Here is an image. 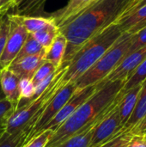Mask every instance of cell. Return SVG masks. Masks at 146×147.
I'll return each mask as SVG.
<instances>
[{"label": "cell", "instance_id": "obj_1", "mask_svg": "<svg viewBox=\"0 0 146 147\" xmlns=\"http://www.w3.org/2000/svg\"><path fill=\"white\" fill-rule=\"evenodd\" d=\"M139 0H97L72 20L59 28L67 40L63 64H68L89 40L115 23Z\"/></svg>", "mask_w": 146, "mask_h": 147}, {"label": "cell", "instance_id": "obj_2", "mask_svg": "<svg viewBox=\"0 0 146 147\" xmlns=\"http://www.w3.org/2000/svg\"><path fill=\"white\" fill-rule=\"evenodd\" d=\"M126 80L97 84V89L54 133L46 147H56L96 120L115 99Z\"/></svg>", "mask_w": 146, "mask_h": 147}, {"label": "cell", "instance_id": "obj_3", "mask_svg": "<svg viewBox=\"0 0 146 147\" xmlns=\"http://www.w3.org/2000/svg\"><path fill=\"white\" fill-rule=\"evenodd\" d=\"M122 34L120 26L114 23L84 43L68 62L63 82L67 84L77 81L116 42Z\"/></svg>", "mask_w": 146, "mask_h": 147}, {"label": "cell", "instance_id": "obj_4", "mask_svg": "<svg viewBox=\"0 0 146 147\" xmlns=\"http://www.w3.org/2000/svg\"><path fill=\"white\" fill-rule=\"evenodd\" d=\"M67 65L68 64H62V65L59 68L58 73L52 84L40 96L35 99L28 101L26 104L19 106L15 109L14 114L7 121L5 127L6 133L11 134L21 131L32 119L37 122L47 104L57 94V92L65 84L63 82V77L67 70Z\"/></svg>", "mask_w": 146, "mask_h": 147}, {"label": "cell", "instance_id": "obj_5", "mask_svg": "<svg viewBox=\"0 0 146 147\" xmlns=\"http://www.w3.org/2000/svg\"><path fill=\"white\" fill-rule=\"evenodd\" d=\"M132 40L133 34L123 33L116 42L86 72L75 81L77 89H83L102 82L126 55Z\"/></svg>", "mask_w": 146, "mask_h": 147}, {"label": "cell", "instance_id": "obj_6", "mask_svg": "<svg viewBox=\"0 0 146 147\" xmlns=\"http://www.w3.org/2000/svg\"><path fill=\"white\" fill-rule=\"evenodd\" d=\"M121 97L120 91L115 99L108 107L102 118L93 128L89 147H97L111 139L122 129L119 114V102Z\"/></svg>", "mask_w": 146, "mask_h": 147}, {"label": "cell", "instance_id": "obj_7", "mask_svg": "<svg viewBox=\"0 0 146 147\" xmlns=\"http://www.w3.org/2000/svg\"><path fill=\"white\" fill-rule=\"evenodd\" d=\"M77 90V87L75 82H69L65 84L53 96V98L47 104L39 120L37 121L35 126L34 127L31 133L27 137L24 144L28 142L37 134H39L41 129L60 111V109L65 106V104L70 100V98L73 96V94ZM23 144V145H24Z\"/></svg>", "mask_w": 146, "mask_h": 147}, {"label": "cell", "instance_id": "obj_8", "mask_svg": "<svg viewBox=\"0 0 146 147\" xmlns=\"http://www.w3.org/2000/svg\"><path fill=\"white\" fill-rule=\"evenodd\" d=\"M97 89V84L84 87L83 89H77L70 100L65 104L60 111L41 129L40 132L50 129L55 132L65 121H66L73 113L89 97H90Z\"/></svg>", "mask_w": 146, "mask_h": 147}, {"label": "cell", "instance_id": "obj_9", "mask_svg": "<svg viewBox=\"0 0 146 147\" xmlns=\"http://www.w3.org/2000/svg\"><path fill=\"white\" fill-rule=\"evenodd\" d=\"M28 34L21 24L9 18V32L4 50L0 57V71L7 68L15 60Z\"/></svg>", "mask_w": 146, "mask_h": 147}, {"label": "cell", "instance_id": "obj_10", "mask_svg": "<svg viewBox=\"0 0 146 147\" xmlns=\"http://www.w3.org/2000/svg\"><path fill=\"white\" fill-rule=\"evenodd\" d=\"M146 59V46L124 57L120 64L100 83L126 80L134 70Z\"/></svg>", "mask_w": 146, "mask_h": 147}, {"label": "cell", "instance_id": "obj_11", "mask_svg": "<svg viewBox=\"0 0 146 147\" xmlns=\"http://www.w3.org/2000/svg\"><path fill=\"white\" fill-rule=\"evenodd\" d=\"M46 52L40 53L27 56L17 60H14L7 68L15 73L19 79L29 78L32 79L38 68L45 61Z\"/></svg>", "mask_w": 146, "mask_h": 147}, {"label": "cell", "instance_id": "obj_12", "mask_svg": "<svg viewBox=\"0 0 146 147\" xmlns=\"http://www.w3.org/2000/svg\"><path fill=\"white\" fill-rule=\"evenodd\" d=\"M95 0H69L67 5L59 12L51 16L58 28L67 23L85 9L89 7Z\"/></svg>", "mask_w": 146, "mask_h": 147}, {"label": "cell", "instance_id": "obj_13", "mask_svg": "<svg viewBox=\"0 0 146 147\" xmlns=\"http://www.w3.org/2000/svg\"><path fill=\"white\" fill-rule=\"evenodd\" d=\"M123 33L134 34L146 27V4L139 9L122 16L115 22Z\"/></svg>", "mask_w": 146, "mask_h": 147}, {"label": "cell", "instance_id": "obj_14", "mask_svg": "<svg viewBox=\"0 0 146 147\" xmlns=\"http://www.w3.org/2000/svg\"><path fill=\"white\" fill-rule=\"evenodd\" d=\"M19 78L8 68L0 71V84L5 99L12 102L16 109L20 102Z\"/></svg>", "mask_w": 146, "mask_h": 147}, {"label": "cell", "instance_id": "obj_15", "mask_svg": "<svg viewBox=\"0 0 146 147\" xmlns=\"http://www.w3.org/2000/svg\"><path fill=\"white\" fill-rule=\"evenodd\" d=\"M142 85L136 86L133 89H130L125 93H121V97L119 102V114L121 120L122 127L126 123V121L131 117L134 108L137 104Z\"/></svg>", "mask_w": 146, "mask_h": 147}, {"label": "cell", "instance_id": "obj_16", "mask_svg": "<svg viewBox=\"0 0 146 147\" xmlns=\"http://www.w3.org/2000/svg\"><path fill=\"white\" fill-rule=\"evenodd\" d=\"M9 16L10 19L21 24L28 34H34L50 24L55 23L52 16H30L19 14H9Z\"/></svg>", "mask_w": 146, "mask_h": 147}, {"label": "cell", "instance_id": "obj_17", "mask_svg": "<svg viewBox=\"0 0 146 147\" xmlns=\"http://www.w3.org/2000/svg\"><path fill=\"white\" fill-rule=\"evenodd\" d=\"M67 47L66 38L59 32L52 45L46 51L45 60L51 62L57 69H59L62 64L65 54Z\"/></svg>", "mask_w": 146, "mask_h": 147}, {"label": "cell", "instance_id": "obj_18", "mask_svg": "<svg viewBox=\"0 0 146 147\" xmlns=\"http://www.w3.org/2000/svg\"><path fill=\"white\" fill-rule=\"evenodd\" d=\"M106 109L96 120H94L92 122H90L86 127H84L81 131H79L75 135H73L72 137H71L70 139L64 141L63 143H61L60 145H59L58 146L56 147H89V144L90 138H91V135H92L93 128L96 126V124L98 122V121L102 118V116L105 113Z\"/></svg>", "mask_w": 146, "mask_h": 147}, {"label": "cell", "instance_id": "obj_19", "mask_svg": "<svg viewBox=\"0 0 146 147\" xmlns=\"http://www.w3.org/2000/svg\"><path fill=\"white\" fill-rule=\"evenodd\" d=\"M146 116V80L142 85L137 104L134 110L126 121V123L122 127V129L127 132H131L145 117Z\"/></svg>", "mask_w": 146, "mask_h": 147}, {"label": "cell", "instance_id": "obj_20", "mask_svg": "<svg viewBox=\"0 0 146 147\" xmlns=\"http://www.w3.org/2000/svg\"><path fill=\"white\" fill-rule=\"evenodd\" d=\"M58 34H59V28L57 27L55 23H52L30 34H32L33 37L45 49V51H46L49 48V47L52 45V43L53 42Z\"/></svg>", "mask_w": 146, "mask_h": 147}, {"label": "cell", "instance_id": "obj_21", "mask_svg": "<svg viewBox=\"0 0 146 147\" xmlns=\"http://www.w3.org/2000/svg\"><path fill=\"white\" fill-rule=\"evenodd\" d=\"M29 134L30 130L27 128L11 134L4 131L0 134V147H22Z\"/></svg>", "mask_w": 146, "mask_h": 147}, {"label": "cell", "instance_id": "obj_22", "mask_svg": "<svg viewBox=\"0 0 146 147\" xmlns=\"http://www.w3.org/2000/svg\"><path fill=\"white\" fill-rule=\"evenodd\" d=\"M146 80V59L134 70V71L126 78V83L124 84L122 89L120 90L121 93H125L130 89H133L136 86L141 85Z\"/></svg>", "mask_w": 146, "mask_h": 147}, {"label": "cell", "instance_id": "obj_23", "mask_svg": "<svg viewBox=\"0 0 146 147\" xmlns=\"http://www.w3.org/2000/svg\"><path fill=\"white\" fill-rule=\"evenodd\" d=\"M42 52H46L45 49L41 47V45L33 37L32 34H28L27 37L22 49L20 50L18 55L15 59V60L20 59L22 58L27 57V56H31V55H35L38 53H40Z\"/></svg>", "mask_w": 146, "mask_h": 147}, {"label": "cell", "instance_id": "obj_24", "mask_svg": "<svg viewBox=\"0 0 146 147\" xmlns=\"http://www.w3.org/2000/svg\"><path fill=\"white\" fill-rule=\"evenodd\" d=\"M133 134L130 132L121 129L114 136L97 147H126Z\"/></svg>", "mask_w": 146, "mask_h": 147}, {"label": "cell", "instance_id": "obj_25", "mask_svg": "<svg viewBox=\"0 0 146 147\" xmlns=\"http://www.w3.org/2000/svg\"><path fill=\"white\" fill-rule=\"evenodd\" d=\"M16 107L9 101L3 99L0 101V134L5 131V127L9 117L15 111Z\"/></svg>", "mask_w": 146, "mask_h": 147}, {"label": "cell", "instance_id": "obj_26", "mask_svg": "<svg viewBox=\"0 0 146 147\" xmlns=\"http://www.w3.org/2000/svg\"><path fill=\"white\" fill-rule=\"evenodd\" d=\"M46 0H22L15 7L18 14L22 13H34L42 9Z\"/></svg>", "mask_w": 146, "mask_h": 147}, {"label": "cell", "instance_id": "obj_27", "mask_svg": "<svg viewBox=\"0 0 146 147\" xmlns=\"http://www.w3.org/2000/svg\"><path fill=\"white\" fill-rule=\"evenodd\" d=\"M58 69L51 62L45 60L42 63V65L38 68L36 72L34 73V75L32 78V83L35 86L37 84H39L43 79H45L46 78H47L48 76H50L53 72H55Z\"/></svg>", "mask_w": 146, "mask_h": 147}, {"label": "cell", "instance_id": "obj_28", "mask_svg": "<svg viewBox=\"0 0 146 147\" xmlns=\"http://www.w3.org/2000/svg\"><path fill=\"white\" fill-rule=\"evenodd\" d=\"M18 87H19L20 102L22 100L29 101L33 98V96L34 95V85L32 83V79L20 78Z\"/></svg>", "mask_w": 146, "mask_h": 147}, {"label": "cell", "instance_id": "obj_29", "mask_svg": "<svg viewBox=\"0 0 146 147\" xmlns=\"http://www.w3.org/2000/svg\"><path fill=\"white\" fill-rule=\"evenodd\" d=\"M53 133L54 132L50 129L44 130L22 147H46V144L53 135Z\"/></svg>", "mask_w": 146, "mask_h": 147}, {"label": "cell", "instance_id": "obj_30", "mask_svg": "<svg viewBox=\"0 0 146 147\" xmlns=\"http://www.w3.org/2000/svg\"><path fill=\"white\" fill-rule=\"evenodd\" d=\"M146 46V27L143 28L142 29H140L139 32H137L136 34H133V40H132V43L131 46L128 49V52L126 53H132Z\"/></svg>", "mask_w": 146, "mask_h": 147}, {"label": "cell", "instance_id": "obj_31", "mask_svg": "<svg viewBox=\"0 0 146 147\" xmlns=\"http://www.w3.org/2000/svg\"><path fill=\"white\" fill-rule=\"evenodd\" d=\"M9 32V18L8 13H5L3 15L0 22V57L4 50Z\"/></svg>", "mask_w": 146, "mask_h": 147}, {"label": "cell", "instance_id": "obj_32", "mask_svg": "<svg viewBox=\"0 0 146 147\" xmlns=\"http://www.w3.org/2000/svg\"><path fill=\"white\" fill-rule=\"evenodd\" d=\"M126 147H146V135L133 134Z\"/></svg>", "mask_w": 146, "mask_h": 147}, {"label": "cell", "instance_id": "obj_33", "mask_svg": "<svg viewBox=\"0 0 146 147\" xmlns=\"http://www.w3.org/2000/svg\"><path fill=\"white\" fill-rule=\"evenodd\" d=\"M12 0H0V14H5L11 8Z\"/></svg>", "mask_w": 146, "mask_h": 147}, {"label": "cell", "instance_id": "obj_34", "mask_svg": "<svg viewBox=\"0 0 146 147\" xmlns=\"http://www.w3.org/2000/svg\"><path fill=\"white\" fill-rule=\"evenodd\" d=\"M22 0H12V3H11V7L14 8V7H16L20 3H21Z\"/></svg>", "mask_w": 146, "mask_h": 147}, {"label": "cell", "instance_id": "obj_35", "mask_svg": "<svg viewBox=\"0 0 146 147\" xmlns=\"http://www.w3.org/2000/svg\"><path fill=\"white\" fill-rule=\"evenodd\" d=\"M3 99H5V96H4V95H3V90H2L1 84H0V101H1V100H3Z\"/></svg>", "mask_w": 146, "mask_h": 147}, {"label": "cell", "instance_id": "obj_36", "mask_svg": "<svg viewBox=\"0 0 146 147\" xmlns=\"http://www.w3.org/2000/svg\"><path fill=\"white\" fill-rule=\"evenodd\" d=\"M2 16H3V15L0 14V22H1V20H2Z\"/></svg>", "mask_w": 146, "mask_h": 147}, {"label": "cell", "instance_id": "obj_37", "mask_svg": "<svg viewBox=\"0 0 146 147\" xmlns=\"http://www.w3.org/2000/svg\"><path fill=\"white\" fill-rule=\"evenodd\" d=\"M96 0H95V1H94V3H95V2H96Z\"/></svg>", "mask_w": 146, "mask_h": 147}, {"label": "cell", "instance_id": "obj_38", "mask_svg": "<svg viewBox=\"0 0 146 147\" xmlns=\"http://www.w3.org/2000/svg\"><path fill=\"white\" fill-rule=\"evenodd\" d=\"M1 15H3V14H1Z\"/></svg>", "mask_w": 146, "mask_h": 147}, {"label": "cell", "instance_id": "obj_39", "mask_svg": "<svg viewBox=\"0 0 146 147\" xmlns=\"http://www.w3.org/2000/svg\"><path fill=\"white\" fill-rule=\"evenodd\" d=\"M96 1H97V0H96Z\"/></svg>", "mask_w": 146, "mask_h": 147}]
</instances>
